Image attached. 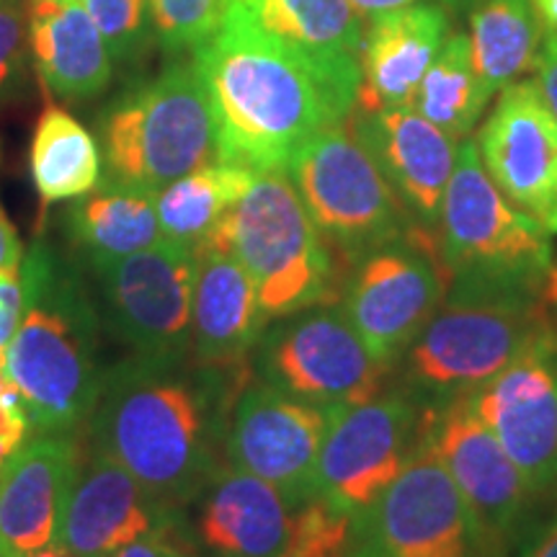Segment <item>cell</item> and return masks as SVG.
I'll list each match as a JSON object with an SVG mask.
<instances>
[{
  "label": "cell",
  "instance_id": "b9f144b4",
  "mask_svg": "<svg viewBox=\"0 0 557 557\" xmlns=\"http://www.w3.org/2000/svg\"><path fill=\"white\" fill-rule=\"evenodd\" d=\"M26 557H73V555H70L67 549L60 545V542H52V545L41 547V549H37V553H32V555H26Z\"/></svg>",
  "mask_w": 557,
  "mask_h": 557
},
{
  "label": "cell",
  "instance_id": "44dd1931",
  "mask_svg": "<svg viewBox=\"0 0 557 557\" xmlns=\"http://www.w3.org/2000/svg\"><path fill=\"white\" fill-rule=\"evenodd\" d=\"M78 449L75 434H34L0 465V557L52 545Z\"/></svg>",
  "mask_w": 557,
  "mask_h": 557
},
{
  "label": "cell",
  "instance_id": "9a60e30c",
  "mask_svg": "<svg viewBox=\"0 0 557 557\" xmlns=\"http://www.w3.org/2000/svg\"><path fill=\"white\" fill-rule=\"evenodd\" d=\"M423 444L447 470L480 524L508 553L534 521L540 496L470 400L457 398L426 408Z\"/></svg>",
  "mask_w": 557,
  "mask_h": 557
},
{
  "label": "cell",
  "instance_id": "74e56055",
  "mask_svg": "<svg viewBox=\"0 0 557 557\" xmlns=\"http://www.w3.org/2000/svg\"><path fill=\"white\" fill-rule=\"evenodd\" d=\"M537 86L545 96L547 107L553 109V114L557 116V39L547 37L545 47L540 52V62H537Z\"/></svg>",
  "mask_w": 557,
  "mask_h": 557
},
{
  "label": "cell",
  "instance_id": "d6a6232c",
  "mask_svg": "<svg viewBox=\"0 0 557 557\" xmlns=\"http://www.w3.org/2000/svg\"><path fill=\"white\" fill-rule=\"evenodd\" d=\"M21 312H24V278L18 269L0 271V389L11 387L9 374H5V354L13 336H16Z\"/></svg>",
  "mask_w": 557,
  "mask_h": 557
},
{
  "label": "cell",
  "instance_id": "f1b7e54d",
  "mask_svg": "<svg viewBox=\"0 0 557 557\" xmlns=\"http://www.w3.org/2000/svg\"><path fill=\"white\" fill-rule=\"evenodd\" d=\"M29 165L45 205L78 199L101 181L99 145L75 116L60 107H47L39 116Z\"/></svg>",
  "mask_w": 557,
  "mask_h": 557
},
{
  "label": "cell",
  "instance_id": "30bf717a",
  "mask_svg": "<svg viewBox=\"0 0 557 557\" xmlns=\"http://www.w3.org/2000/svg\"><path fill=\"white\" fill-rule=\"evenodd\" d=\"M426 444L348 521L341 557H506Z\"/></svg>",
  "mask_w": 557,
  "mask_h": 557
},
{
  "label": "cell",
  "instance_id": "52a82bcc",
  "mask_svg": "<svg viewBox=\"0 0 557 557\" xmlns=\"http://www.w3.org/2000/svg\"><path fill=\"white\" fill-rule=\"evenodd\" d=\"M107 176L160 191L218 160V135L197 62H171L132 88L99 124Z\"/></svg>",
  "mask_w": 557,
  "mask_h": 557
},
{
  "label": "cell",
  "instance_id": "8fae6325",
  "mask_svg": "<svg viewBox=\"0 0 557 557\" xmlns=\"http://www.w3.org/2000/svg\"><path fill=\"white\" fill-rule=\"evenodd\" d=\"M86 274L129 357L169 364L191 359L197 248L163 238L139 253L86 267Z\"/></svg>",
  "mask_w": 557,
  "mask_h": 557
},
{
  "label": "cell",
  "instance_id": "484cf974",
  "mask_svg": "<svg viewBox=\"0 0 557 557\" xmlns=\"http://www.w3.org/2000/svg\"><path fill=\"white\" fill-rule=\"evenodd\" d=\"M67 238L86 267L124 259L163 240L156 191L107 176L67 209Z\"/></svg>",
  "mask_w": 557,
  "mask_h": 557
},
{
  "label": "cell",
  "instance_id": "8992f818",
  "mask_svg": "<svg viewBox=\"0 0 557 557\" xmlns=\"http://www.w3.org/2000/svg\"><path fill=\"white\" fill-rule=\"evenodd\" d=\"M447 292H545L553 235L508 201L462 139L436 227Z\"/></svg>",
  "mask_w": 557,
  "mask_h": 557
},
{
  "label": "cell",
  "instance_id": "83f0119b",
  "mask_svg": "<svg viewBox=\"0 0 557 557\" xmlns=\"http://www.w3.org/2000/svg\"><path fill=\"white\" fill-rule=\"evenodd\" d=\"M540 18L532 0H483L472 13V62L485 90L496 96L537 70Z\"/></svg>",
  "mask_w": 557,
  "mask_h": 557
},
{
  "label": "cell",
  "instance_id": "6da1fadb",
  "mask_svg": "<svg viewBox=\"0 0 557 557\" xmlns=\"http://www.w3.org/2000/svg\"><path fill=\"white\" fill-rule=\"evenodd\" d=\"M248 367L122 359L103 369L86 438L173 511L227 465L230 416Z\"/></svg>",
  "mask_w": 557,
  "mask_h": 557
},
{
  "label": "cell",
  "instance_id": "cb8c5ba5",
  "mask_svg": "<svg viewBox=\"0 0 557 557\" xmlns=\"http://www.w3.org/2000/svg\"><path fill=\"white\" fill-rule=\"evenodd\" d=\"M29 41L41 81L60 99H94L111 83L114 58L83 0H29Z\"/></svg>",
  "mask_w": 557,
  "mask_h": 557
},
{
  "label": "cell",
  "instance_id": "d4e9b609",
  "mask_svg": "<svg viewBox=\"0 0 557 557\" xmlns=\"http://www.w3.org/2000/svg\"><path fill=\"white\" fill-rule=\"evenodd\" d=\"M263 32L361 88V16L348 0H230Z\"/></svg>",
  "mask_w": 557,
  "mask_h": 557
},
{
  "label": "cell",
  "instance_id": "7bdbcfd3",
  "mask_svg": "<svg viewBox=\"0 0 557 557\" xmlns=\"http://www.w3.org/2000/svg\"><path fill=\"white\" fill-rule=\"evenodd\" d=\"M449 3H455V0H449Z\"/></svg>",
  "mask_w": 557,
  "mask_h": 557
},
{
  "label": "cell",
  "instance_id": "7c38bea8",
  "mask_svg": "<svg viewBox=\"0 0 557 557\" xmlns=\"http://www.w3.org/2000/svg\"><path fill=\"white\" fill-rule=\"evenodd\" d=\"M447 297L434 233L413 230L348 269L338 305L369 351L393 369Z\"/></svg>",
  "mask_w": 557,
  "mask_h": 557
},
{
  "label": "cell",
  "instance_id": "2e32d148",
  "mask_svg": "<svg viewBox=\"0 0 557 557\" xmlns=\"http://www.w3.org/2000/svg\"><path fill=\"white\" fill-rule=\"evenodd\" d=\"M336 413L253 377L230 416L227 465L267 480L295 500L315 498L312 483L320 447Z\"/></svg>",
  "mask_w": 557,
  "mask_h": 557
},
{
  "label": "cell",
  "instance_id": "f546056e",
  "mask_svg": "<svg viewBox=\"0 0 557 557\" xmlns=\"http://www.w3.org/2000/svg\"><path fill=\"white\" fill-rule=\"evenodd\" d=\"M491 99L493 96L485 90L472 62L470 39L465 34H451L423 75L413 109L451 139L462 143L475 129Z\"/></svg>",
  "mask_w": 557,
  "mask_h": 557
},
{
  "label": "cell",
  "instance_id": "4dcf8cb0",
  "mask_svg": "<svg viewBox=\"0 0 557 557\" xmlns=\"http://www.w3.org/2000/svg\"><path fill=\"white\" fill-rule=\"evenodd\" d=\"M114 62H135L148 50L152 26L150 0H83Z\"/></svg>",
  "mask_w": 557,
  "mask_h": 557
},
{
  "label": "cell",
  "instance_id": "8d00e7d4",
  "mask_svg": "<svg viewBox=\"0 0 557 557\" xmlns=\"http://www.w3.org/2000/svg\"><path fill=\"white\" fill-rule=\"evenodd\" d=\"M114 557H197L189 547L181 545L173 534H156V537H145L135 545L124 547Z\"/></svg>",
  "mask_w": 557,
  "mask_h": 557
},
{
  "label": "cell",
  "instance_id": "ac0fdd59",
  "mask_svg": "<svg viewBox=\"0 0 557 557\" xmlns=\"http://www.w3.org/2000/svg\"><path fill=\"white\" fill-rule=\"evenodd\" d=\"M173 521V508L86 438L62 500L54 542L73 557H114L139 540L169 534Z\"/></svg>",
  "mask_w": 557,
  "mask_h": 557
},
{
  "label": "cell",
  "instance_id": "f35d334b",
  "mask_svg": "<svg viewBox=\"0 0 557 557\" xmlns=\"http://www.w3.org/2000/svg\"><path fill=\"white\" fill-rule=\"evenodd\" d=\"M21 261H24V248H21L18 233L9 220V214L0 207V271L18 269Z\"/></svg>",
  "mask_w": 557,
  "mask_h": 557
},
{
  "label": "cell",
  "instance_id": "3957f363",
  "mask_svg": "<svg viewBox=\"0 0 557 557\" xmlns=\"http://www.w3.org/2000/svg\"><path fill=\"white\" fill-rule=\"evenodd\" d=\"M24 312L5 374L18 389L34 434H78L99 398L101 310L81 263L34 240L21 261Z\"/></svg>",
  "mask_w": 557,
  "mask_h": 557
},
{
  "label": "cell",
  "instance_id": "d6986e66",
  "mask_svg": "<svg viewBox=\"0 0 557 557\" xmlns=\"http://www.w3.org/2000/svg\"><path fill=\"white\" fill-rule=\"evenodd\" d=\"M475 145L500 194L557 235V116L537 81H517L500 90Z\"/></svg>",
  "mask_w": 557,
  "mask_h": 557
},
{
  "label": "cell",
  "instance_id": "e575fe53",
  "mask_svg": "<svg viewBox=\"0 0 557 557\" xmlns=\"http://www.w3.org/2000/svg\"><path fill=\"white\" fill-rule=\"evenodd\" d=\"M32 431L29 413L16 387L0 389V465L26 442Z\"/></svg>",
  "mask_w": 557,
  "mask_h": 557
},
{
  "label": "cell",
  "instance_id": "9c48e42d",
  "mask_svg": "<svg viewBox=\"0 0 557 557\" xmlns=\"http://www.w3.org/2000/svg\"><path fill=\"white\" fill-rule=\"evenodd\" d=\"M250 372L278 393L331 410L393 385V369L369 351L338 302L271 320L250 354Z\"/></svg>",
  "mask_w": 557,
  "mask_h": 557
},
{
  "label": "cell",
  "instance_id": "1f68e13d",
  "mask_svg": "<svg viewBox=\"0 0 557 557\" xmlns=\"http://www.w3.org/2000/svg\"><path fill=\"white\" fill-rule=\"evenodd\" d=\"M230 0H150L156 37L169 52L194 50L220 26Z\"/></svg>",
  "mask_w": 557,
  "mask_h": 557
},
{
  "label": "cell",
  "instance_id": "277c9868",
  "mask_svg": "<svg viewBox=\"0 0 557 557\" xmlns=\"http://www.w3.org/2000/svg\"><path fill=\"white\" fill-rule=\"evenodd\" d=\"M545 292H447L393 367V385L423 408L468 398L555 329Z\"/></svg>",
  "mask_w": 557,
  "mask_h": 557
},
{
  "label": "cell",
  "instance_id": "ab89813d",
  "mask_svg": "<svg viewBox=\"0 0 557 557\" xmlns=\"http://www.w3.org/2000/svg\"><path fill=\"white\" fill-rule=\"evenodd\" d=\"M351 3V9L359 13L361 18H377L382 13H389V11H398V9H406V5H413L418 0H348Z\"/></svg>",
  "mask_w": 557,
  "mask_h": 557
},
{
  "label": "cell",
  "instance_id": "5b68a950",
  "mask_svg": "<svg viewBox=\"0 0 557 557\" xmlns=\"http://www.w3.org/2000/svg\"><path fill=\"white\" fill-rule=\"evenodd\" d=\"M207 240L225 243L253 278L267 323L338 302L346 271L312 225L287 171H261Z\"/></svg>",
  "mask_w": 557,
  "mask_h": 557
},
{
  "label": "cell",
  "instance_id": "5bb4252c",
  "mask_svg": "<svg viewBox=\"0 0 557 557\" xmlns=\"http://www.w3.org/2000/svg\"><path fill=\"white\" fill-rule=\"evenodd\" d=\"M310 500L225 465L178 508L171 534L197 557H295Z\"/></svg>",
  "mask_w": 557,
  "mask_h": 557
},
{
  "label": "cell",
  "instance_id": "ffe728a7",
  "mask_svg": "<svg viewBox=\"0 0 557 557\" xmlns=\"http://www.w3.org/2000/svg\"><path fill=\"white\" fill-rule=\"evenodd\" d=\"M348 129L364 145L410 220L436 235L459 145L413 107L354 103Z\"/></svg>",
  "mask_w": 557,
  "mask_h": 557
},
{
  "label": "cell",
  "instance_id": "60d3db41",
  "mask_svg": "<svg viewBox=\"0 0 557 557\" xmlns=\"http://www.w3.org/2000/svg\"><path fill=\"white\" fill-rule=\"evenodd\" d=\"M532 3L547 37L557 39V0H532Z\"/></svg>",
  "mask_w": 557,
  "mask_h": 557
},
{
  "label": "cell",
  "instance_id": "4fadbf2b",
  "mask_svg": "<svg viewBox=\"0 0 557 557\" xmlns=\"http://www.w3.org/2000/svg\"><path fill=\"white\" fill-rule=\"evenodd\" d=\"M426 408L400 387L333 416L315 468V498L357 517L406 470L423 444Z\"/></svg>",
  "mask_w": 557,
  "mask_h": 557
},
{
  "label": "cell",
  "instance_id": "e0dca14e",
  "mask_svg": "<svg viewBox=\"0 0 557 557\" xmlns=\"http://www.w3.org/2000/svg\"><path fill=\"white\" fill-rule=\"evenodd\" d=\"M537 496L557 487V325L468 395Z\"/></svg>",
  "mask_w": 557,
  "mask_h": 557
},
{
  "label": "cell",
  "instance_id": "4316f807",
  "mask_svg": "<svg viewBox=\"0 0 557 557\" xmlns=\"http://www.w3.org/2000/svg\"><path fill=\"white\" fill-rule=\"evenodd\" d=\"M253 176L256 173L243 165L214 160L163 186L156 191L163 238L197 248L227 218L230 209L238 205Z\"/></svg>",
  "mask_w": 557,
  "mask_h": 557
},
{
  "label": "cell",
  "instance_id": "d590c367",
  "mask_svg": "<svg viewBox=\"0 0 557 557\" xmlns=\"http://www.w3.org/2000/svg\"><path fill=\"white\" fill-rule=\"evenodd\" d=\"M506 557H557V508L545 519H534Z\"/></svg>",
  "mask_w": 557,
  "mask_h": 557
},
{
  "label": "cell",
  "instance_id": "603a6c76",
  "mask_svg": "<svg viewBox=\"0 0 557 557\" xmlns=\"http://www.w3.org/2000/svg\"><path fill=\"white\" fill-rule=\"evenodd\" d=\"M449 18L438 5L413 3L372 18L361 41L364 107H413L423 75L447 41Z\"/></svg>",
  "mask_w": 557,
  "mask_h": 557
},
{
  "label": "cell",
  "instance_id": "7a4b0ae2",
  "mask_svg": "<svg viewBox=\"0 0 557 557\" xmlns=\"http://www.w3.org/2000/svg\"><path fill=\"white\" fill-rule=\"evenodd\" d=\"M191 52L212 109L218 160L253 173L287 171L295 152L320 129L346 122L359 99V86L325 73L235 5Z\"/></svg>",
  "mask_w": 557,
  "mask_h": 557
},
{
  "label": "cell",
  "instance_id": "836d02e7",
  "mask_svg": "<svg viewBox=\"0 0 557 557\" xmlns=\"http://www.w3.org/2000/svg\"><path fill=\"white\" fill-rule=\"evenodd\" d=\"M24 54V21L16 0H0V94L18 73Z\"/></svg>",
  "mask_w": 557,
  "mask_h": 557
},
{
  "label": "cell",
  "instance_id": "ba28073f",
  "mask_svg": "<svg viewBox=\"0 0 557 557\" xmlns=\"http://www.w3.org/2000/svg\"><path fill=\"white\" fill-rule=\"evenodd\" d=\"M287 176L346 274L372 250L418 230L346 122L310 137L289 160Z\"/></svg>",
  "mask_w": 557,
  "mask_h": 557
},
{
  "label": "cell",
  "instance_id": "7402d4cb",
  "mask_svg": "<svg viewBox=\"0 0 557 557\" xmlns=\"http://www.w3.org/2000/svg\"><path fill=\"white\" fill-rule=\"evenodd\" d=\"M256 284L230 246H197V282L191 308V359L201 364L248 367L267 329Z\"/></svg>",
  "mask_w": 557,
  "mask_h": 557
}]
</instances>
